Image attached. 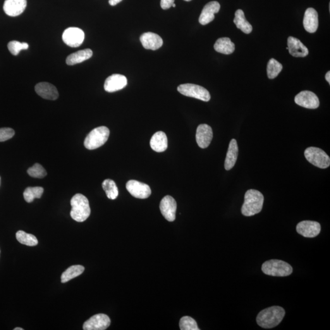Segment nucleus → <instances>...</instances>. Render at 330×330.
<instances>
[{
    "mask_svg": "<svg viewBox=\"0 0 330 330\" xmlns=\"http://www.w3.org/2000/svg\"><path fill=\"white\" fill-rule=\"evenodd\" d=\"M285 315V311L280 307L266 308L259 313L257 318L258 325L264 329H272L280 324Z\"/></svg>",
    "mask_w": 330,
    "mask_h": 330,
    "instance_id": "nucleus-1",
    "label": "nucleus"
},
{
    "mask_svg": "<svg viewBox=\"0 0 330 330\" xmlns=\"http://www.w3.org/2000/svg\"><path fill=\"white\" fill-rule=\"evenodd\" d=\"M264 196L257 190H248L245 195V201L241 207V214L244 216L251 217L259 214L264 204Z\"/></svg>",
    "mask_w": 330,
    "mask_h": 330,
    "instance_id": "nucleus-2",
    "label": "nucleus"
},
{
    "mask_svg": "<svg viewBox=\"0 0 330 330\" xmlns=\"http://www.w3.org/2000/svg\"><path fill=\"white\" fill-rule=\"evenodd\" d=\"M72 219L77 222H83L91 214L89 201L84 195L76 194L71 201Z\"/></svg>",
    "mask_w": 330,
    "mask_h": 330,
    "instance_id": "nucleus-3",
    "label": "nucleus"
},
{
    "mask_svg": "<svg viewBox=\"0 0 330 330\" xmlns=\"http://www.w3.org/2000/svg\"><path fill=\"white\" fill-rule=\"evenodd\" d=\"M262 270L264 274L273 276H288L293 272V267L283 260L272 259L262 264Z\"/></svg>",
    "mask_w": 330,
    "mask_h": 330,
    "instance_id": "nucleus-4",
    "label": "nucleus"
},
{
    "mask_svg": "<svg viewBox=\"0 0 330 330\" xmlns=\"http://www.w3.org/2000/svg\"><path fill=\"white\" fill-rule=\"evenodd\" d=\"M110 136L109 129L105 126L93 129L86 137L85 147L89 150L97 149L107 142Z\"/></svg>",
    "mask_w": 330,
    "mask_h": 330,
    "instance_id": "nucleus-5",
    "label": "nucleus"
},
{
    "mask_svg": "<svg viewBox=\"0 0 330 330\" xmlns=\"http://www.w3.org/2000/svg\"><path fill=\"white\" fill-rule=\"evenodd\" d=\"M305 156L308 162L321 169L327 168L330 165V158L327 153L320 148L310 147L305 151Z\"/></svg>",
    "mask_w": 330,
    "mask_h": 330,
    "instance_id": "nucleus-6",
    "label": "nucleus"
},
{
    "mask_svg": "<svg viewBox=\"0 0 330 330\" xmlns=\"http://www.w3.org/2000/svg\"><path fill=\"white\" fill-rule=\"evenodd\" d=\"M178 91L185 96L195 98L204 102H209L211 98L209 92L205 88L191 83L179 85Z\"/></svg>",
    "mask_w": 330,
    "mask_h": 330,
    "instance_id": "nucleus-7",
    "label": "nucleus"
},
{
    "mask_svg": "<svg viewBox=\"0 0 330 330\" xmlns=\"http://www.w3.org/2000/svg\"><path fill=\"white\" fill-rule=\"evenodd\" d=\"M85 39V33L80 28L70 27L67 28L63 34V40L67 45L71 47H78Z\"/></svg>",
    "mask_w": 330,
    "mask_h": 330,
    "instance_id": "nucleus-8",
    "label": "nucleus"
},
{
    "mask_svg": "<svg viewBox=\"0 0 330 330\" xmlns=\"http://www.w3.org/2000/svg\"><path fill=\"white\" fill-rule=\"evenodd\" d=\"M126 188L131 196L138 199H147L151 195L150 186L139 181H129L126 183Z\"/></svg>",
    "mask_w": 330,
    "mask_h": 330,
    "instance_id": "nucleus-9",
    "label": "nucleus"
},
{
    "mask_svg": "<svg viewBox=\"0 0 330 330\" xmlns=\"http://www.w3.org/2000/svg\"><path fill=\"white\" fill-rule=\"evenodd\" d=\"M295 102L299 106L308 109H316L319 107V98L314 92L303 91L296 95Z\"/></svg>",
    "mask_w": 330,
    "mask_h": 330,
    "instance_id": "nucleus-10",
    "label": "nucleus"
},
{
    "mask_svg": "<svg viewBox=\"0 0 330 330\" xmlns=\"http://www.w3.org/2000/svg\"><path fill=\"white\" fill-rule=\"evenodd\" d=\"M111 324V320L107 315L98 314L93 315L83 324L84 330H105Z\"/></svg>",
    "mask_w": 330,
    "mask_h": 330,
    "instance_id": "nucleus-11",
    "label": "nucleus"
},
{
    "mask_svg": "<svg viewBox=\"0 0 330 330\" xmlns=\"http://www.w3.org/2000/svg\"><path fill=\"white\" fill-rule=\"evenodd\" d=\"M296 229L297 233L305 238H314L320 234L321 226L317 221L307 220L300 222Z\"/></svg>",
    "mask_w": 330,
    "mask_h": 330,
    "instance_id": "nucleus-12",
    "label": "nucleus"
},
{
    "mask_svg": "<svg viewBox=\"0 0 330 330\" xmlns=\"http://www.w3.org/2000/svg\"><path fill=\"white\" fill-rule=\"evenodd\" d=\"M160 209L163 216L168 221H174L176 219L177 203L171 196L167 195L160 202Z\"/></svg>",
    "mask_w": 330,
    "mask_h": 330,
    "instance_id": "nucleus-13",
    "label": "nucleus"
},
{
    "mask_svg": "<svg viewBox=\"0 0 330 330\" xmlns=\"http://www.w3.org/2000/svg\"><path fill=\"white\" fill-rule=\"evenodd\" d=\"M128 85V79L121 74L110 75L105 81L104 89L107 92H114L123 90Z\"/></svg>",
    "mask_w": 330,
    "mask_h": 330,
    "instance_id": "nucleus-14",
    "label": "nucleus"
},
{
    "mask_svg": "<svg viewBox=\"0 0 330 330\" xmlns=\"http://www.w3.org/2000/svg\"><path fill=\"white\" fill-rule=\"evenodd\" d=\"M213 138V131L211 127L207 124H201L198 127L196 140L199 147L202 149L207 148L211 143Z\"/></svg>",
    "mask_w": 330,
    "mask_h": 330,
    "instance_id": "nucleus-15",
    "label": "nucleus"
},
{
    "mask_svg": "<svg viewBox=\"0 0 330 330\" xmlns=\"http://www.w3.org/2000/svg\"><path fill=\"white\" fill-rule=\"evenodd\" d=\"M26 6L27 0H5L3 10L9 16L17 17L23 13Z\"/></svg>",
    "mask_w": 330,
    "mask_h": 330,
    "instance_id": "nucleus-16",
    "label": "nucleus"
},
{
    "mask_svg": "<svg viewBox=\"0 0 330 330\" xmlns=\"http://www.w3.org/2000/svg\"><path fill=\"white\" fill-rule=\"evenodd\" d=\"M220 4L217 1H211L204 7L200 16L199 21L202 25H207L215 18V14L219 13Z\"/></svg>",
    "mask_w": 330,
    "mask_h": 330,
    "instance_id": "nucleus-17",
    "label": "nucleus"
},
{
    "mask_svg": "<svg viewBox=\"0 0 330 330\" xmlns=\"http://www.w3.org/2000/svg\"><path fill=\"white\" fill-rule=\"evenodd\" d=\"M35 91L43 99L55 100L58 99V90L54 85L47 82L39 83L36 85Z\"/></svg>",
    "mask_w": 330,
    "mask_h": 330,
    "instance_id": "nucleus-18",
    "label": "nucleus"
},
{
    "mask_svg": "<svg viewBox=\"0 0 330 330\" xmlns=\"http://www.w3.org/2000/svg\"><path fill=\"white\" fill-rule=\"evenodd\" d=\"M140 41L143 47L147 50H158L164 44V41L159 35L151 32L145 33L141 36Z\"/></svg>",
    "mask_w": 330,
    "mask_h": 330,
    "instance_id": "nucleus-19",
    "label": "nucleus"
},
{
    "mask_svg": "<svg viewBox=\"0 0 330 330\" xmlns=\"http://www.w3.org/2000/svg\"><path fill=\"white\" fill-rule=\"evenodd\" d=\"M288 45L289 54L294 57H306L309 54V50L300 40L293 37H288Z\"/></svg>",
    "mask_w": 330,
    "mask_h": 330,
    "instance_id": "nucleus-20",
    "label": "nucleus"
},
{
    "mask_svg": "<svg viewBox=\"0 0 330 330\" xmlns=\"http://www.w3.org/2000/svg\"><path fill=\"white\" fill-rule=\"evenodd\" d=\"M303 26L308 33H314L316 32L319 26V18L315 9L312 8L307 9L303 18Z\"/></svg>",
    "mask_w": 330,
    "mask_h": 330,
    "instance_id": "nucleus-21",
    "label": "nucleus"
},
{
    "mask_svg": "<svg viewBox=\"0 0 330 330\" xmlns=\"http://www.w3.org/2000/svg\"><path fill=\"white\" fill-rule=\"evenodd\" d=\"M150 145L155 152L165 151L168 148V138L166 134L162 131H157L150 139Z\"/></svg>",
    "mask_w": 330,
    "mask_h": 330,
    "instance_id": "nucleus-22",
    "label": "nucleus"
},
{
    "mask_svg": "<svg viewBox=\"0 0 330 330\" xmlns=\"http://www.w3.org/2000/svg\"><path fill=\"white\" fill-rule=\"evenodd\" d=\"M238 143L235 139H233L229 143L228 152H227L224 168L226 170H230L233 168L238 160Z\"/></svg>",
    "mask_w": 330,
    "mask_h": 330,
    "instance_id": "nucleus-23",
    "label": "nucleus"
},
{
    "mask_svg": "<svg viewBox=\"0 0 330 330\" xmlns=\"http://www.w3.org/2000/svg\"><path fill=\"white\" fill-rule=\"evenodd\" d=\"M92 50L90 49L80 50L69 55L66 58V64L69 66H73L83 63L92 58Z\"/></svg>",
    "mask_w": 330,
    "mask_h": 330,
    "instance_id": "nucleus-24",
    "label": "nucleus"
},
{
    "mask_svg": "<svg viewBox=\"0 0 330 330\" xmlns=\"http://www.w3.org/2000/svg\"><path fill=\"white\" fill-rule=\"evenodd\" d=\"M235 44L230 38L221 37L218 39L214 45V49L217 52L224 55H230L235 51Z\"/></svg>",
    "mask_w": 330,
    "mask_h": 330,
    "instance_id": "nucleus-25",
    "label": "nucleus"
},
{
    "mask_svg": "<svg viewBox=\"0 0 330 330\" xmlns=\"http://www.w3.org/2000/svg\"><path fill=\"white\" fill-rule=\"evenodd\" d=\"M234 23L237 27L245 34H250L253 30L252 25L248 22L245 18V14L241 9H238L235 13Z\"/></svg>",
    "mask_w": 330,
    "mask_h": 330,
    "instance_id": "nucleus-26",
    "label": "nucleus"
},
{
    "mask_svg": "<svg viewBox=\"0 0 330 330\" xmlns=\"http://www.w3.org/2000/svg\"><path fill=\"white\" fill-rule=\"evenodd\" d=\"M85 271V267L80 265H73L69 267L61 275V283H65L76 278Z\"/></svg>",
    "mask_w": 330,
    "mask_h": 330,
    "instance_id": "nucleus-27",
    "label": "nucleus"
},
{
    "mask_svg": "<svg viewBox=\"0 0 330 330\" xmlns=\"http://www.w3.org/2000/svg\"><path fill=\"white\" fill-rule=\"evenodd\" d=\"M102 187L110 200L116 199L119 194L118 188L114 181L111 179H106L102 183Z\"/></svg>",
    "mask_w": 330,
    "mask_h": 330,
    "instance_id": "nucleus-28",
    "label": "nucleus"
},
{
    "mask_svg": "<svg viewBox=\"0 0 330 330\" xmlns=\"http://www.w3.org/2000/svg\"><path fill=\"white\" fill-rule=\"evenodd\" d=\"M43 193H44V188L40 186L28 187L24 191V199L28 203L32 202L35 198L39 199L41 198Z\"/></svg>",
    "mask_w": 330,
    "mask_h": 330,
    "instance_id": "nucleus-29",
    "label": "nucleus"
},
{
    "mask_svg": "<svg viewBox=\"0 0 330 330\" xmlns=\"http://www.w3.org/2000/svg\"><path fill=\"white\" fill-rule=\"evenodd\" d=\"M16 238L19 242L25 245L34 246L38 244L37 239L34 235L23 231H18L16 233Z\"/></svg>",
    "mask_w": 330,
    "mask_h": 330,
    "instance_id": "nucleus-30",
    "label": "nucleus"
},
{
    "mask_svg": "<svg viewBox=\"0 0 330 330\" xmlns=\"http://www.w3.org/2000/svg\"><path fill=\"white\" fill-rule=\"evenodd\" d=\"M283 66L274 58L270 59L267 64V76L270 79H274L281 73Z\"/></svg>",
    "mask_w": 330,
    "mask_h": 330,
    "instance_id": "nucleus-31",
    "label": "nucleus"
},
{
    "mask_svg": "<svg viewBox=\"0 0 330 330\" xmlns=\"http://www.w3.org/2000/svg\"><path fill=\"white\" fill-rule=\"evenodd\" d=\"M179 327L181 330H199L197 323L193 318L185 316L181 318L179 322Z\"/></svg>",
    "mask_w": 330,
    "mask_h": 330,
    "instance_id": "nucleus-32",
    "label": "nucleus"
},
{
    "mask_svg": "<svg viewBox=\"0 0 330 330\" xmlns=\"http://www.w3.org/2000/svg\"><path fill=\"white\" fill-rule=\"evenodd\" d=\"M29 45L26 42H20L17 40H13L9 42L8 48L9 52L14 56H17L20 52L21 50H27Z\"/></svg>",
    "mask_w": 330,
    "mask_h": 330,
    "instance_id": "nucleus-33",
    "label": "nucleus"
},
{
    "mask_svg": "<svg viewBox=\"0 0 330 330\" xmlns=\"http://www.w3.org/2000/svg\"><path fill=\"white\" fill-rule=\"evenodd\" d=\"M27 173L31 177L41 179L47 176V171L44 167L39 164H36L28 169Z\"/></svg>",
    "mask_w": 330,
    "mask_h": 330,
    "instance_id": "nucleus-34",
    "label": "nucleus"
},
{
    "mask_svg": "<svg viewBox=\"0 0 330 330\" xmlns=\"http://www.w3.org/2000/svg\"><path fill=\"white\" fill-rule=\"evenodd\" d=\"M15 135V131L11 128H0V142L11 139Z\"/></svg>",
    "mask_w": 330,
    "mask_h": 330,
    "instance_id": "nucleus-35",
    "label": "nucleus"
},
{
    "mask_svg": "<svg viewBox=\"0 0 330 330\" xmlns=\"http://www.w3.org/2000/svg\"><path fill=\"white\" fill-rule=\"evenodd\" d=\"M175 0H161L160 2V5H161L163 9H168L172 7V5L174 3Z\"/></svg>",
    "mask_w": 330,
    "mask_h": 330,
    "instance_id": "nucleus-36",
    "label": "nucleus"
},
{
    "mask_svg": "<svg viewBox=\"0 0 330 330\" xmlns=\"http://www.w3.org/2000/svg\"><path fill=\"white\" fill-rule=\"evenodd\" d=\"M123 0H109V4L111 6H116V4L120 3Z\"/></svg>",
    "mask_w": 330,
    "mask_h": 330,
    "instance_id": "nucleus-37",
    "label": "nucleus"
},
{
    "mask_svg": "<svg viewBox=\"0 0 330 330\" xmlns=\"http://www.w3.org/2000/svg\"><path fill=\"white\" fill-rule=\"evenodd\" d=\"M325 79H326V80L328 81V83L330 84V72L329 71L328 73H326V75H325Z\"/></svg>",
    "mask_w": 330,
    "mask_h": 330,
    "instance_id": "nucleus-38",
    "label": "nucleus"
},
{
    "mask_svg": "<svg viewBox=\"0 0 330 330\" xmlns=\"http://www.w3.org/2000/svg\"><path fill=\"white\" fill-rule=\"evenodd\" d=\"M14 330H23L22 328H16V329H14Z\"/></svg>",
    "mask_w": 330,
    "mask_h": 330,
    "instance_id": "nucleus-39",
    "label": "nucleus"
},
{
    "mask_svg": "<svg viewBox=\"0 0 330 330\" xmlns=\"http://www.w3.org/2000/svg\"><path fill=\"white\" fill-rule=\"evenodd\" d=\"M176 6V4L174 3L173 4V5H172V7H173V8H175Z\"/></svg>",
    "mask_w": 330,
    "mask_h": 330,
    "instance_id": "nucleus-40",
    "label": "nucleus"
},
{
    "mask_svg": "<svg viewBox=\"0 0 330 330\" xmlns=\"http://www.w3.org/2000/svg\"><path fill=\"white\" fill-rule=\"evenodd\" d=\"M184 1H191V0H184Z\"/></svg>",
    "mask_w": 330,
    "mask_h": 330,
    "instance_id": "nucleus-41",
    "label": "nucleus"
}]
</instances>
